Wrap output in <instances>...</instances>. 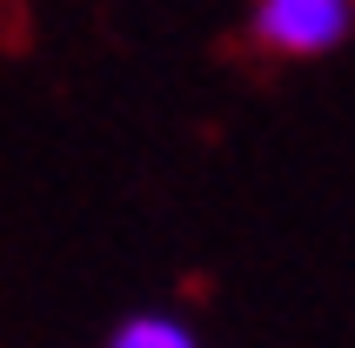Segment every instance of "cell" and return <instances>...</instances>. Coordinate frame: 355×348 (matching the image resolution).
<instances>
[{"instance_id":"2","label":"cell","mask_w":355,"mask_h":348,"mask_svg":"<svg viewBox=\"0 0 355 348\" xmlns=\"http://www.w3.org/2000/svg\"><path fill=\"white\" fill-rule=\"evenodd\" d=\"M107 348H201V342L175 315H128V322L107 335Z\"/></svg>"},{"instance_id":"1","label":"cell","mask_w":355,"mask_h":348,"mask_svg":"<svg viewBox=\"0 0 355 348\" xmlns=\"http://www.w3.org/2000/svg\"><path fill=\"white\" fill-rule=\"evenodd\" d=\"M355 34V0H255L248 40L275 60H322Z\"/></svg>"}]
</instances>
